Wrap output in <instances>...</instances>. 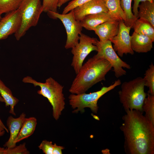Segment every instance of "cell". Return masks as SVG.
Wrapping results in <instances>:
<instances>
[{
  "mask_svg": "<svg viewBox=\"0 0 154 154\" xmlns=\"http://www.w3.org/2000/svg\"><path fill=\"white\" fill-rule=\"evenodd\" d=\"M132 0H120L121 7L125 15L126 20L124 23L127 26L132 28L133 25L138 19L132 13L131 4Z\"/></svg>",
  "mask_w": 154,
  "mask_h": 154,
  "instance_id": "23",
  "label": "cell"
},
{
  "mask_svg": "<svg viewBox=\"0 0 154 154\" xmlns=\"http://www.w3.org/2000/svg\"><path fill=\"white\" fill-rule=\"evenodd\" d=\"M23 0H0V15L18 9Z\"/></svg>",
  "mask_w": 154,
  "mask_h": 154,
  "instance_id": "24",
  "label": "cell"
},
{
  "mask_svg": "<svg viewBox=\"0 0 154 154\" xmlns=\"http://www.w3.org/2000/svg\"><path fill=\"white\" fill-rule=\"evenodd\" d=\"M131 28L125 25L123 21L119 20V29L118 34L110 40L113 44L114 49L121 57L124 54H134V52L131 48V36L129 35Z\"/></svg>",
  "mask_w": 154,
  "mask_h": 154,
  "instance_id": "10",
  "label": "cell"
},
{
  "mask_svg": "<svg viewBox=\"0 0 154 154\" xmlns=\"http://www.w3.org/2000/svg\"><path fill=\"white\" fill-rule=\"evenodd\" d=\"M47 13L51 18L60 19L64 25L67 35L65 48L68 49L74 47L79 42L80 35L83 27L80 22L75 19L73 10L65 14L51 11Z\"/></svg>",
  "mask_w": 154,
  "mask_h": 154,
  "instance_id": "8",
  "label": "cell"
},
{
  "mask_svg": "<svg viewBox=\"0 0 154 154\" xmlns=\"http://www.w3.org/2000/svg\"><path fill=\"white\" fill-rule=\"evenodd\" d=\"M91 0H73L69 3L64 8L62 14H66L76 7L81 5Z\"/></svg>",
  "mask_w": 154,
  "mask_h": 154,
  "instance_id": "28",
  "label": "cell"
},
{
  "mask_svg": "<svg viewBox=\"0 0 154 154\" xmlns=\"http://www.w3.org/2000/svg\"><path fill=\"white\" fill-rule=\"evenodd\" d=\"M142 110L146 118L154 125V95L147 93L143 102Z\"/></svg>",
  "mask_w": 154,
  "mask_h": 154,
  "instance_id": "22",
  "label": "cell"
},
{
  "mask_svg": "<svg viewBox=\"0 0 154 154\" xmlns=\"http://www.w3.org/2000/svg\"><path fill=\"white\" fill-rule=\"evenodd\" d=\"M0 101L1 102H4V100L0 95Z\"/></svg>",
  "mask_w": 154,
  "mask_h": 154,
  "instance_id": "36",
  "label": "cell"
},
{
  "mask_svg": "<svg viewBox=\"0 0 154 154\" xmlns=\"http://www.w3.org/2000/svg\"><path fill=\"white\" fill-rule=\"evenodd\" d=\"M26 116L25 113H22L17 118H14L11 116L8 117L7 125L10 131V136L8 140L4 145V147L11 148L16 146L14 141L19 134Z\"/></svg>",
  "mask_w": 154,
  "mask_h": 154,
  "instance_id": "13",
  "label": "cell"
},
{
  "mask_svg": "<svg viewBox=\"0 0 154 154\" xmlns=\"http://www.w3.org/2000/svg\"><path fill=\"white\" fill-rule=\"evenodd\" d=\"M38 147L45 154H52L53 144L51 141L44 140L38 146Z\"/></svg>",
  "mask_w": 154,
  "mask_h": 154,
  "instance_id": "29",
  "label": "cell"
},
{
  "mask_svg": "<svg viewBox=\"0 0 154 154\" xmlns=\"http://www.w3.org/2000/svg\"><path fill=\"white\" fill-rule=\"evenodd\" d=\"M145 86L144 80L141 77L122 84L118 94L125 111L134 110L143 112L142 106L147 96L145 92Z\"/></svg>",
  "mask_w": 154,
  "mask_h": 154,
  "instance_id": "4",
  "label": "cell"
},
{
  "mask_svg": "<svg viewBox=\"0 0 154 154\" xmlns=\"http://www.w3.org/2000/svg\"><path fill=\"white\" fill-rule=\"evenodd\" d=\"M22 81L33 84L35 87H40L37 93L48 99L52 107L54 118L56 120L58 119L65 105L63 93L64 86L51 77L46 79L44 83L38 82L29 76L25 77Z\"/></svg>",
  "mask_w": 154,
  "mask_h": 154,
  "instance_id": "3",
  "label": "cell"
},
{
  "mask_svg": "<svg viewBox=\"0 0 154 154\" xmlns=\"http://www.w3.org/2000/svg\"><path fill=\"white\" fill-rule=\"evenodd\" d=\"M120 127L123 133L124 148L127 154H154V125L143 112L136 110L125 111Z\"/></svg>",
  "mask_w": 154,
  "mask_h": 154,
  "instance_id": "1",
  "label": "cell"
},
{
  "mask_svg": "<svg viewBox=\"0 0 154 154\" xmlns=\"http://www.w3.org/2000/svg\"><path fill=\"white\" fill-rule=\"evenodd\" d=\"M1 15H0V19H1V18H2V17H1Z\"/></svg>",
  "mask_w": 154,
  "mask_h": 154,
  "instance_id": "37",
  "label": "cell"
},
{
  "mask_svg": "<svg viewBox=\"0 0 154 154\" xmlns=\"http://www.w3.org/2000/svg\"><path fill=\"white\" fill-rule=\"evenodd\" d=\"M121 84V80L118 79L111 85L108 87L103 86L100 90L95 92L89 94H71L69 96L68 99L69 104L74 110L72 112H83L85 108H88L90 109L93 113L97 114L99 108L97 104L99 99L104 94Z\"/></svg>",
  "mask_w": 154,
  "mask_h": 154,
  "instance_id": "6",
  "label": "cell"
},
{
  "mask_svg": "<svg viewBox=\"0 0 154 154\" xmlns=\"http://www.w3.org/2000/svg\"><path fill=\"white\" fill-rule=\"evenodd\" d=\"M110 40L105 41L98 40L94 43L97 48V53L93 56L98 58H104L111 64L115 76L117 78L126 75V72L123 69H130V65L122 60L114 49Z\"/></svg>",
  "mask_w": 154,
  "mask_h": 154,
  "instance_id": "7",
  "label": "cell"
},
{
  "mask_svg": "<svg viewBox=\"0 0 154 154\" xmlns=\"http://www.w3.org/2000/svg\"><path fill=\"white\" fill-rule=\"evenodd\" d=\"M18 10L21 21L19 27L14 35L18 40L30 28L37 25L43 11L40 0H23Z\"/></svg>",
  "mask_w": 154,
  "mask_h": 154,
  "instance_id": "5",
  "label": "cell"
},
{
  "mask_svg": "<svg viewBox=\"0 0 154 154\" xmlns=\"http://www.w3.org/2000/svg\"><path fill=\"white\" fill-rule=\"evenodd\" d=\"M60 0H42L43 11L47 13L49 11L57 12L58 4Z\"/></svg>",
  "mask_w": 154,
  "mask_h": 154,
  "instance_id": "26",
  "label": "cell"
},
{
  "mask_svg": "<svg viewBox=\"0 0 154 154\" xmlns=\"http://www.w3.org/2000/svg\"><path fill=\"white\" fill-rule=\"evenodd\" d=\"M154 41L148 36L134 32L131 36V48L136 52L146 53L151 50Z\"/></svg>",
  "mask_w": 154,
  "mask_h": 154,
  "instance_id": "16",
  "label": "cell"
},
{
  "mask_svg": "<svg viewBox=\"0 0 154 154\" xmlns=\"http://www.w3.org/2000/svg\"><path fill=\"white\" fill-rule=\"evenodd\" d=\"M64 148L61 146H58L55 143L53 144L52 154H62V150Z\"/></svg>",
  "mask_w": 154,
  "mask_h": 154,
  "instance_id": "31",
  "label": "cell"
},
{
  "mask_svg": "<svg viewBox=\"0 0 154 154\" xmlns=\"http://www.w3.org/2000/svg\"><path fill=\"white\" fill-rule=\"evenodd\" d=\"M143 78L145 86L149 88L148 93L154 95V65L152 63L145 71Z\"/></svg>",
  "mask_w": 154,
  "mask_h": 154,
  "instance_id": "25",
  "label": "cell"
},
{
  "mask_svg": "<svg viewBox=\"0 0 154 154\" xmlns=\"http://www.w3.org/2000/svg\"><path fill=\"white\" fill-rule=\"evenodd\" d=\"M97 39L91 37L81 33L80 35L79 41L72 48L71 52L73 55L71 66L76 74L83 65L84 60L92 51H97V46L94 43Z\"/></svg>",
  "mask_w": 154,
  "mask_h": 154,
  "instance_id": "9",
  "label": "cell"
},
{
  "mask_svg": "<svg viewBox=\"0 0 154 154\" xmlns=\"http://www.w3.org/2000/svg\"><path fill=\"white\" fill-rule=\"evenodd\" d=\"M70 0H60L58 4V7L59 8L63 4Z\"/></svg>",
  "mask_w": 154,
  "mask_h": 154,
  "instance_id": "32",
  "label": "cell"
},
{
  "mask_svg": "<svg viewBox=\"0 0 154 154\" xmlns=\"http://www.w3.org/2000/svg\"><path fill=\"white\" fill-rule=\"evenodd\" d=\"M132 28L134 32L147 36L154 41V27L148 22L138 19L134 22Z\"/></svg>",
  "mask_w": 154,
  "mask_h": 154,
  "instance_id": "20",
  "label": "cell"
},
{
  "mask_svg": "<svg viewBox=\"0 0 154 154\" xmlns=\"http://www.w3.org/2000/svg\"><path fill=\"white\" fill-rule=\"evenodd\" d=\"M119 29V20L109 21L96 27L94 31L98 37L100 41L110 40L116 36Z\"/></svg>",
  "mask_w": 154,
  "mask_h": 154,
  "instance_id": "14",
  "label": "cell"
},
{
  "mask_svg": "<svg viewBox=\"0 0 154 154\" xmlns=\"http://www.w3.org/2000/svg\"><path fill=\"white\" fill-rule=\"evenodd\" d=\"M5 131V129L0 125V137L3 135Z\"/></svg>",
  "mask_w": 154,
  "mask_h": 154,
  "instance_id": "33",
  "label": "cell"
},
{
  "mask_svg": "<svg viewBox=\"0 0 154 154\" xmlns=\"http://www.w3.org/2000/svg\"><path fill=\"white\" fill-rule=\"evenodd\" d=\"M6 148L0 147V154H6Z\"/></svg>",
  "mask_w": 154,
  "mask_h": 154,
  "instance_id": "35",
  "label": "cell"
},
{
  "mask_svg": "<svg viewBox=\"0 0 154 154\" xmlns=\"http://www.w3.org/2000/svg\"><path fill=\"white\" fill-rule=\"evenodd\" d=\"M115 20H118L108 12H102L87 15L80 22L82 27L88 30L94 31L98 25Z\"/></svg>",
  "mask_w": 154,
  "mask_h": 154,
  "instance_id": "15",
  "label": "cell"
},
{
  "mask_svg": "<svg viewBox=\"0 0 154 154\" xmlns=\"http://www.w3.org/2000/svg\"><path fill=\"white\" fill-rule=\"evenodd\" d=\"M134 4L133 7V11L134 15L138 19V7L139 3L142 2L148 1L152 2L154 0H133Z\"/></svg>",
  "mask_w": 154,
  "mask_h": 154,
  "instance_id": "30",
  "label": "cell"
},
{
  "mask_svg": "<svg viewBox=\"0 0 154 154\" xmlns=\"http://www.w3.org/2000/svg\"><path fill=\"white\" fill-rule=\"evenodd\" d=\"M76 20L80 21L86 16L108 10L103 0H91L73 9Z\"/></svg>",
  "mask_w": 154,
  "mask_h": 154,
  "instance_id": "12",
  "label": "cell"
},
{
  "mask_svg": "<svg viewBox=\"0 0 154 154\" xmlns=\"http://www.w3.org/2000/svg\"><path fill=\"white\" fill-rule=\"evenodd\" d=\"M0 125L3 127L5 130L6 131L7 133L9 132V130L7 128L5 125L4 124L3 122H2L0 118Z\"/></svg>",
  "mask_w": 154,
  "mask_h": 154,
  "instance_id": "34",
  "label": "cell"
},
{
  "mask_svg": "<svg viewBox=\"0 0 154 154\" xmlns=\"http://www.w3.org/2000/svg\"><path fill=\"white\" fill-rule=\"evenodd\" d=\"M138 8V18L148 22L154 27V1L141 2Z\"/></svg>",
  "mask_w": 154,
  "mask_h": 154,
  "instance_id": "17",
  "label": "cell"
},
{
  "mask_svg": "<svg viewBox=\"0 0 154 154\" xmlns=\"http://www.w3.org/2000/svg\"><path fill=\"white\" fill-rule=\"evenodd\" d=\"M0 95L4 100L5 106H10L9 113L15 116L14 107L18 103L19 100L13 96L10 89L5 86L0 79Z\"/></svg>",
  "mask_w": 154,
  "mask_h": 154,
  "instance_id": "19",
  "label": "cell"
},
{
  "mask_svg": "<svg viewBox=\"0 0 154 154\" xmlns=\"http://www.w3.org/2000/svg\"><path fill=\"white\" fill-rule=\"evenodd\" d=\"M112 68L110 63L106 59L94 56L89 58L76 74L69 92L74 94L85 93L95 84L105 80L106 75Z\"/></svg>",
  "mask_w": 154,
  "mask_h": 154,
  "instance_id": "2",
  "label": "cell"
},
{
  "mask_svg": "<svg viewBox=\"0 0 154 154\" xmlns=\"http://www.w3.org/2000/svg\"><path fill=\"white\" fill-rule=\"evenodd\" d=\"M37 123V119L35 117L25 118L14 143L16 144L31 135L35 130Z\"/></svg>",
  "mask_w": 154,
  "mask_h": 154,
  "instance_id": "18",
  "label": "cell"
},
{
  "mask_svg": "<svg viewBox=\"0 0 154 154\" xmlns=\"http://www.w3.org/2000/svg\"><path fill=\"white\" fill-rule=\"evenodd\" d=\"M30 153L26 147L25 143L12 148H6V154H29Z\"/></svg>",
  "mask_w": 154,
  "mask_h": 154,
  "instance_id": "27",
  "label": "cell"
},
{
  "mask_svg": "<svg viewBox=\"0 0 154 154\" xmlns=\"http://www.w3.org/2000/svg\"><path fill=\"white\" fill-rule=\"evenodd\" d=\"M108 9V12L118 20H126L125 14L121 8L120 0H103Z\"/></svg>",
  "mask_w": 154,
  "mask_h": 154,
  "instance_id": "21",
  "label": "cell"
},
{
  "mask_svg": "<svg viewBox=\"0 0 154 154\" xmlns=\"http://www.w3.org/2000/svg\"><path fill=\"white\" fill-rule=\"evenodd\" d=\"M21 21L20 15L18 9L5 14L0 20V40L15 34L19 27Z\"/></svg>",
  "mask_w": 154,
  "mask_h": 154,
  "instance_id": "11",
  "label": "cell"
}]
</instances>
